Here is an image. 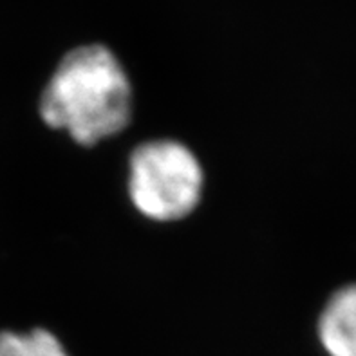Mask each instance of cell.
<instances>
[{
    "mask_svg": "<svg viewBox=\"0 0 356 356\" xmlns=\"http://www.w3.org/2000/svg\"><path fill=\"white\" fill-rule=\"evenodd\" d=\"M134 95L122 62L102 44L63 54L40 95L42 122L67 132L80 147L122 134L132 120Z\"/></svg>",
    "mask_w": 356,
    "mask_h": 356,
    "instance_id": "obj_1",
    "label": "cell"
},
{
    "mask_svg": "<svg viewBox=\"0 0 356 356\" xmlns=\"http://www.w3.org/2000/svg\"><path fill=\"white\" fill-rule=\"evenodd\" d=\"M203 186V167L181 141H145L129 158V197L150 221H183L201 203Z\"/></svg>",
    "mask_w": 356,
    "mask_h": 356,
    "instance_id": "obj_2",
    "label": "cell"
},
{
    "mask_svg": "<svg viewBox=\"0 0 356 356\" xmlns=\"http://www.w3.org/2000/svg\"><path fill=\"white\" fill-rule=\"evenodd\" d=\"M318 339L330 356H356V284L331 295L318 318Z\"/></svg>",
    "mask_w": 356,
    "mask_h": 356,
    "instance_id": "obj_3",
    "label": "cell"
},
{
    "mask_svg": "<svg viewBox=\"0 0 356 356\" xmlns=\"http://www.w3.org/2000/svg\"><path fill=\"white\" fill-rule=\"evenodd\" d=\"M0 356H69L51 331L35 327L27 333L0 331Z\"/></svg>",
    "mask_w": 356,
    "mask_h": 356,
    "instance_id": "obj_4",
    "label": "cell"
}]
</instances>
